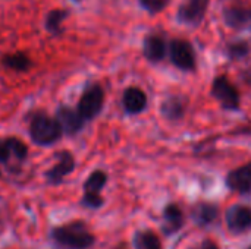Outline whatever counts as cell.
Wrapping results in <instances>:
<instances>
[{"label":"cell","mask_w":251,"mask_h":249,"mask_svg":"<svg viewBox=\"0 0 251 249\" xmlns=\"http://www.w3.org/2000/svg\"><path fill=\"white\" fill-rule=\"evenodd\" d=\"M50 239L63 249H90L96 244V236L84 222H71L50 230Z\"/></svg>","instance_id":"1"},{"label":"cell","mask_w":251,"mask_h":249,"mask_svg":"<svg viewBox=\"0 0 251 249\" xmlns=\"http://www.w3.org/2000/svg\"><path fill=\"white\" fill-rule=\"evenodd\" d=\"M63 132L54 117L44 112H35L29 122V136L34 144L47 147L62 138Z\"/></svg>","instance_id":"2"},{"label":"cell","mask_w":251,"mask_h":249,"mask_svg":"<svg viewBox=\"0 0 251 249\" xmlns=\"http://www.w3.org/2000/svg\"><path fill=\"white\" fill-rule=\"evenodd\" d=\"M104 106V90L100 84H90L85 87V90L82 91L78 104H76V110L81 114V117L88 122L96 119Z\"/></svg>","instance_id":"3"},{"label":"cell","mask_w":251,"mask_h":249,"mask_svg":"<svg viewBox=\"0 0 251 249\" xmlns=\"http://www.w3.org/2000/svg\"><path fill=\"white\" fill-rule=\"evenodd\" d=\"M210 94L213 95V98L221 104V107L224 110L228 112H238L241 107V97H240V91L237 90V87L225 76H216L212 82V88H210Z\"/></svg>","instance_id":"4"},{"label":"cell","mask_w":251,"mask_h":249,"mask_svg":"<svg viewBox=\"0 0 251 249\" xmlns=\"http://www.w3.org/2000/svg\"><path fill=\"white\" fill-rule=\"evenodd\" d=\"M169 57L171 62L184 72H193L197 66L196 51L187 40L175 38L169 44Z\"/></svg>","instance_id":"5"},{"label":"cell","mask_w":251,"mask_h":249,"mask_svg":"<svg viewBox=\"0 0 251 249\" xmlns=\"http://www.w3.org/2000/svg\"><path fill=\"white\" fill-rule=\"evenodd\" d=\"M28 157V147L19 138L9 136L0 139V164L6 167L22 164Z\"/></svg>","instance_id":"6"},{"label":"cell","mask_w":251,"mask_h":249,"mask_svg":"<svg viewBox=\"0 0 251 249\" xmlns=\"http://www.w3.org/2000/svg\"><path fill=\"white\" fill-rule=\"evenodd\" d=\"M226 229L232 235H243L251 230V207L235 204L225 211Z\"/></svg>","instance_id":"7"},{"label":"cell","mask_w":251,"mask_h":249,"mask_svg":"<svg viewBox=\"0 0 251 249\" xmlns=\"http://www.w3.org/2000/svg\"><path fill=\"white\" fill-rule=\"evenodd\" d=\"M56 157V164L46 170L44 178L50 185H60L65 179V176L71 175L75 170V158L71 151H59L54 154Z\"/></svg>","instance_id":"8"},{"label":"cell","mask_w":251,"mask_h":249,"mask_svg":"<svg viewBox=\"0 0 251 249\" xmlns=\"http://www.w3.org/2000/svg\"><path fill=\"white\" fill-rule=\"evenodd\" d=\"M54 119L59 123L62 132L65 135H69V136H74V135L79 134L84 129V125H85V120L81 117L78 110L72 109L69 106L57 107Z\"/></svg>","instance_id":"9"},{"label":"cell","mask_w":251,"mask_h":249,"mask_svg":"<svg viewBox=\"0 0 251 249\" xmlns=\"http://www.w3.org/2000/svg\"><path fill=\"white\" fill-rule=\"evenodd\" d=\"M184 226H185V214L182 208L175 203L166 204L162 211V225H160L162 233L171 238L176 235L179 230H182Z\"/></svg>","instance_id":"10"},{"label":"cell","mask_w":251,"mask_h":249,"mask_svg":"<svg viewBox=\"0 0 251 249\" xmlns=\"http://www.w3.org/2000/svg\"><path fill=\"white\" fill-rule=\"evenodd\" d=\"M225 185L229 191L240 195H247L251 192V161L232 169L225 176Z\"/></svg>","instance_id":"11"},{"label":"cell","mask_w":251,"mask_h":249,"mask_svg":"<svg viewBox=\"0 0 251 249\" xmlns=\"http://www.w3.org/2000/svg\"><path fill=\"white\" fill-rule=\"evenodd\" d=\"M209 0H184L178 9V19L187 25H199L207 10Z\"/></svg>","instance_id":"12"},{"label":"cell","mask_w":251,"mask_h":249,"mask_svg":"<svg viewBox=\"0 0 251 249\" xmlns=\"http://www.w3.org/2000/svg\"><path fill=\"white\" fill-rule=\"evenodd\" d=\"M219 219V205L210 201H199L191 207V220L199 227H209Z\"/></svg>","instance_id":"13"},{"label":"cell","mask_w":251,"mask_h":249,"mask_svg":"<svg viewBox=\"0 0 251 249\" xmlns=\"http://www.w3.org/2000/svg\"><path fill=\"white\" fill-rule=\"evenodd\" d=\"M147 94L138 87H128L122 94V107L126 114H140L147 109Z\"/></svg>","instance_id":"14"},{"label":"cell","mask_w":251,"mask_h":249,"mask_svg":"<svg viewBox=\"0 0 251 249\" xmlns=\"http://www.w3.org/2000/svg\"><path fill=\"white\" fill-rule=\"evenodd\" d=\"M188 101L182 95H169L160 104V114L169 122H179L185 117Z\"/></svg>","instance_id":"15"},{"label":"cell","mask_w":251,"mask_h":249,"mask_svg":"<svg viewBox=\"0 0 251 249\" xmlns=\"http://www.w3.org/2000/svg\"><path fill=\"white\" fill-rule=\"evenodd\" d=\"M166 43L160 35L156 34H150L144 38L143 43V54L144 57L151 62V63H157L162 62L166 56Z\"/></svg>","instance_id":"16"},{"label":"cell","mask_w":251,"mask_h":249,"mask_svg":"<svg viewBox=\"0 0 251 249\" xmlns=\"http://www.w3.org/2000/svg\"><path fill=\"white\" fill-rule=\"evenodd\" d=\"M132 245L134 249H163L160 238L150 229L137 230L132 236Z\"/></svg>","instance_id":"17"},{"label":"cell","mask_w":251,"mask_h":249,"mask_svg":"<svg viewBox=\"0 0 251 249\" xmlns=\"http://www.w3.org/2000/svg\"><path fill=\"white\" fill-rule=\"evenodd\" d=\"M69 10L66 9H53L46 15L44 21V28L49 31L51 35H62L63 34V22L68 18Z\"/></svg>","instance_id":"18"},{"label":"cell","mask_w":251,"mask_h":249,"mask_svg":"<svg viewBox=\"0 0 251 249\" xmlns=\"http://www.w3.org/2000/svg\"><path fill=\"white\" fill-rule=\"evenodd\" d=\"M224 19L228 26L238 29V28H243L249 22L250 12L241 6H231L224 10Z\"/></svg>","instance_id":"19"},{"label":"cell","mask_w":251,"mask_h":249,"mask_svg":"<svg viewBox=\"0 0 251 249\" xmlns=\"http://www.w3.org/2000/svg\"><path fill=\"white\" fill-rule=\"evenodd\" d=\"M1 65L7 69L16 70V72H26L32 68V62L31 59L22 53V51H16L12 54H4L1 59Z\"/></svg>","instance_id":"20"},{"label":"cell","mask_w":251,"mask_h":249,"mask_svg":"<svg viewBox=\"0 0 251 249\" xmlns=\"http://www.w3.org/2000/svg\"><path fill=\"white\" fill-rule=\"evenodd\" d=\"M107 173L103 170H94L93 173H90V176L87 178V181L84 182V194L87 195H100L101 189L106 186L107 183Z\"/></svg>","instance_id":"21"},{"label":"cell","mask_w":251,"mask_h":249,"mask_svg":"<svg viewBox=\"0 0 251 249\" xmlns=\"http://www.w3.org/2000/svg\"><path fill=\"white\" fill-rule=\"evenodd\" d=\"M249 53H250V45L246 41H234L229 43L226 47V54L231 60L244 59Z\"/></svg>","instance_id":"22"},{"label":"cell","mask_w":251,"mask_h":249,"mask_svg":"<svg viewBox=\"0 0 251 249\" xmlns=\"http://www.w3.org/2000/svg\"><path fill=\"white\" fill-rule=\"evenodd\" d=\"M81 204L85 208L99 210V208H101L104 205V198L101 195H87V194H84L82 198H81Z\"/></svg>","instance_id":"23"},{"label":"cell","mask_w":251,"mask_h":249,"mask_svg":"<svg viewBox=\"0 0 251 249\" xmlns=\"http://www.w3.org/2000/svg\"><path fill=\"white\" fill-rule=\"evenodd\" d=\"M141 3V6L150 12V13H157V12H162L171 0H138Z\"/></svg>","instance_id":"24"},{"label":"cell","mask_w":251,"mask_h":249,"mask_svg":"<svg viewBox=\"0 0 251 249\" xmlns=\"http://www.w3.org/2000/svg\"><path fill=\"white\" fill-rule=\"evenodd\" d=\"M187 249H221V248H219V245H218L215 241H212V239H203L201 242H199V244H196V245H191V247H188Z\"/></svg>","instance_id":"25"},{"label":"cell","mask_w":251,"mask_h":249,"mask_svg":"<svg viewBox=\"0 0 251 249\" xmlns=\"http://www.w3.org/2000/svg\"><path fill=\"white\" fill-rule=\"evenodd\" d=\"M247 249H251V244H250V245H249V248H247Z\"/></svg>","instance_id":"26"},{"label":"cell","mask_w":251,"mask_h":249,"mask_svg":"<svg viewBox=\"0 0 251 249\" xmlns=\"http://www.w3.org/2000/svg\"><path fill=\"white\" fill-rule=\"evenodd\" d=\"M74 1H81V0H74Z\"/></svg>","instance_id":"27"},{"label":"cell","mask_w":251,"mask_h":249,"mask_svg":"<svg viewBox=\"0 0 251 249\" xmlns=\"http://www.w3.org/2000/svg\"><path fill=\"white\" fill-rule=\"evenodd\" d=\"M115 249H124V248H115Z\"/></svg>","instance_id":"28"},{"label":"cell","mask_w":251,"mask_h":249,"mask_svg":"<svg viewBox=\"0 0 251 249\" xmlns=\"http://www.w3.org/2000/svg\"><path fill=\"white\" fill-rule=\"evenodd\" d=\"M250 19H251V10H250Z\"/></svg>","instance_id":"29"}]
</instances>
